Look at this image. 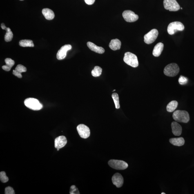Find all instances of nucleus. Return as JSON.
<instances>
[{"label": "nucleus", "mask_w": 194, "mask_h": 194, "mask_svg": "<svg viewBox=\"0 0 194 194\" xmlns=\"http://www.w3.org/2000/svg\"><path fill=\"white\" fill-rule=\"evenodd\" d=\"M122 16L125 20L127 22H133L138 19V15L130 10H126L123 12Z\"/></svg>", "instance_id": "9d476101"}, {"label": "nucleus", "mask_w": 194, "mask_h": 194, "mask_svg": "<svg viewBox=\"0 0 194 194\" xmlns=\"http://www.w3.org/2000/svg\"><path fill=\"white\" fill-rule=\"evenodd\" d=\"M159 32L156 29H153L144 36V42L147 44H151L154 42L158 35Z\"/></svg>", "instance_id": "6e6552de"}, {"label": "nucleus", "mask_w": 194, "mask_h": 194, "mask_svg": "<svg viewBox=\"0 0 194 194\" xmlns=\"http://www.w3.org/2000/svg\"><path fill=\"white\" fill-rule=\"evenodd\" d=\"M42 13L45 19L49 20L53 19L55 17V14L53 11L49 8L43 9Z\"/></svg>", "instance_id": "6ab92c4d"}, {"label": "nucleus", "mask_w": 194, "mask_h": 194, "mask_svg": "<svg viewBox=\"0 0 194 194\" xmlns=\"http://www.w3.org/2000/svg\"><path fill=\"white\" fill-rule=\"evenodd\" d=\"M87 45L91 50L97 53L102 54L105 52L104 49L102 47L97 46L91 42H88Z\"/></svg>", "instance_id": "dca6fc26"}, {"label": "nucleus", "mask_w": 194, "mask_h": 194, "mask_svg": "<svg viewBox=\"0 0 194 194\" xmlns=\"http://www.w3.org/2000/svg\"><path fill=\"white\" fill-rule=\"evenodd\" d=\"M1 28L2 29L6 30V33L4 36V40L6 42H10L13 38V34L10 28H7L4 23H1Z\"/></svg>", "instance_id": "f3484780"}, {"label": "nucleus", "mask_w": 194, "mask_h": 194, "mask_svg": "<svg viewBox=\"0 0 194 194\" xmlns=\"http://www.w3.org/2000/svg\"><path fill=\"white\" fill-rule=\"evenodd\" d=\"M5 61L6 64L3 66L2 67V68L5 71H10L11 69L14 66V63H15L14 61L11 59L7 58L5 59Z\"/></svg>", "instance_id": "4be33fe9"}, {"label": "nucleus", "mask_w": 194, "mask_h": 194, "mask_svg": "<svg viewBox=\"0 0 194 194\" xmlns=\"http://www.w3.org/2000/svg\"><path fill=\"white\" fill-rule=\"evenodd\" d=\"M20 1H23V0H20Z\"/></svg>", "instance_id": "f704fd0d"}, {"label": "nucleus", "mask_w": 194, "mask_h": 194, "mask_svg": "<svg viewBox=\"0 0 194 194\" xmlns=\"http://www.w3.org/2000/svg\"><path fill=\"white\" fill-rule=\"evenodd\" d=\"M172 131L175 136H179L182 132V127L180 124L177 122L173 121L172 123Z\"/></svg>", "instance_id": "4468645a"}, {"label": "nucleus", "mask_w": 194, "mask_h": 194, "mask_svg": "<svg viewBox=\"0 0 194 194\" xmlns=\"http://www.w3.org/2000/svg\"><path fill=\"white\" fill-rule=\"evenodd\" d=\"M67 142L66 137L63 136H59L55 139L54 141L55 148L57 149H60L65 146Z\"/></svg>", "instance_id": "f8f14e48"}, {"label": "nucleus", "mask_w": 194, "mask_h": 194, "mask_svg": "<svg viewBox=\"0 0 194 194\" xmlns=\"http://www.w3.org/2000/svg\"><path fill=\"white\" fill-rule=\"evenodd\" d=\"M173 117L175 121L184 123H188L190 119L189 114L184 110H176L174 112Z\"/></svg>", "instance_id": "f257e3e1"}, {"label": "nucleus", "mask_w": 194, "mask_h": 194, "mask_svg": "<svg viewBox=\"0 0 194 194\" xmlns=\"http://www.w3.org/2000/svg\"><path fill=\"white\" fill-rule=\"evenodd\" d=\"M115 91V90H114L113 91Z\"/></svg>", "instance_id": "473e14b6"}, {"label": "nucleus", "mask_w": 194, "mask_h": 194, "mask_svg": "<svg viewBox=\"0 0 194 194\" xmlns=\"http://www.w3.org/2000/svg\"><path fill=\"white\" fill-rule=\"evenodd\" d=\"M72 46L70 44L65 45L61 47L58 51L57 54V58L58 60H61L66 57L67 52L71 49Z\"/></svg>", "instance_id": "9b49d317"}, {"label": "nucleus", "mask_w": 194, "mask_h": 194, "mask_svg": "<svg viewBox=\"0 0 194 194\" xmlns=\"http://www.w3.org/2000/svg\"><path fill=\"white\" fill-rule=\"evenodd\" d=\"M112 181L113 184L117 188H120L122 186L124 179L122 176L119 173L115 174L112 178Z\"/></svg>", "instance_id": "ddd939ff"}, {"label": "nucleus", "mask_w": 194, "mask_h": 194, "mask_svg": "<svg viewBox=\"0 0 194 194\" xmlns=\"http://www.w3.org/2000/svg\"><path fill=\"white\" fill-rule=\"evenodd\" d=\"M181 9H182V10L183 8H181Z\"/></svg>", "instance_id": "72a5a7b5"}, {"label": "nucleus", "mask_w": 194, "mask_h": 194, "mask_svg": "<svg viewBox=\"0 0 194 194\" xmlns=\"http://www.w3.org/2000/svg\"><path fill=\"white\" fill-rule=\"evenodd\" d=\"M179 84L182 85L186 84L187 83L188 79L187 78L181 76L178 80Z\"/></svg>", "instance_id": "c85d7f7f"}, {"label": "nucleus", "mask_w": 194, "mask_h": 194, "mask_svg": "<svg viewBox=\"0 0 194 194\" xmlns=\"http://www.w3.org/2000/svg\"><path fill=\"white\" fill-rule=\"evenodd\" d=\"M161 194H166V193H161Z\"/></svg>", "instance_id": "2f4dec72"}, {"label": "nucleus", "mask_w": 194, "mask_h": 194, "mask_svg": "<svg viewBox=\"0 0 194 194\" xmlns=\"http://www.w3.org/2000/svg\"><path fill=\"white\" fill-rule=\"evenodd\" d=\"M179 72V67L177 64L172 63L166 66L164 68V73L167 76L173 77L176 76Z\"/></svg>", "instance_id": "20e7f679"}, {"label": "nucleus", "mask_w": 194, "mask_h": 194, "mask_svg": "<svg viewBox=\"0 0 194 194\" xmlns=\"http://www.w3.org/2000/svg\"><path fill=\"white\" fill-rule=\"evenodd\" d=\"M102 69L99 66H95L91 72L92 75L94 77H99L101 75Z\"/></svg>", "instance_id": "393cba45"}, {"label": "nucleus", "mask_w": 194, "mask_h": 194, "mask_svg": "<svg viewBox=\"0 0 194 194\" xmlns=\"http://www.w3.org/2000/svg\"><path fill=\"white\" fill-rule=\"evenodd\" d=\"M84 1L87 4L90 5L93 4L95 3V0H84Z\"/></svg>", "instance_id": "7c9ffc66"}, {"label": "nucleus", "mask_w": 194, "mask_h": 194, "mask_svg": "<svg viewBox=\"0 0 194 194\" xmlns=\"http://www.w3.org/2000/svg\"><path fill=\"white\" fill-rule=\"evenodd\" d=\"M177 101L173 100L170 102L166 106V110L169 112H172L175 111L178 106Z\"/></svg>", "instance_id": "5701e85b"}, {"label": "nucleus", "mask_w": 194, "mask_h": 194, "mask_svg": "<svg viewBox=\"0 0 194 194\" xmlns=\"http://www.w3.org/2000/svg\"><path fill=\"white\" fill-rule=\"evenodd\" d=\"M112 97L113 100L115 105V108L119 109L120 108L119 104V97L117 93H114L112 94Z\"/></svg>", "instance_id": "a878e982"}, {"label": "nucleus", "mask_w": 194, "mask_h": 194, "mask_svg": "<svg viewBox=\"0 0 194 194\" xmlns=\"http://www.w3.org/2000/svg\"><path fill=\"white\" fill-rule=\"evenodd\" d=\"M26 71L27 69L26 67L22 65L19 64L16 67L15 70H13V74L18 78H22L21 73L23 72H26Z\"/></svg>", "instance_id": "2eb2a0df"}, {"label": "nucleus", "mask_w": 194, "mask_h": 194, "mask_svg": "<svg viewBox=\"0 0 194 194\" xmlns=\"http://www.w3.org/2000/svg\"><path fill=\"white\" fill-rule=\"evenodd\" d=\"M169 142L171 144L174 145L178 146H181L184 144V139L183 137L174 138L170 139Z\"/></svg>", "instance_id": "412c9836"}, {"label": "nucleus", "mask_w": 194, "mask_h": 194, "mask_svg": "<svg viewBox=\"0 0 194 194\" xmlns=\"http://www.w3.org/2000/svg\"><path fill=\"white\" fill-rule=\"evenodd\" d=\"M123 61L127 64L133 67H137L139 66V61L136 55L131 52H126L124 54Z\"/></svg>", "instance_id": "7ed1b4c3"}, {"label": "nucleus", "mask_w": 194, "mask_h": 194, "mask_svg": "<svg viewBox=\"0 0 194 194\" xmlns=\"http://www.w3.org/2000/svg\"><path fill=\"white\" fill-rule=\"evenodd\" d=\"M163 4L164 8L170 11H177L180 9V5L176 0H164Z\"/></svg>", "instance_id": "0eeeda50"}, {"label": "nucleus", "mask_w": 194, "mask_h": 194, "mask_svg": "<svg viewBox=\"0 0 194 194\" xmlns=\"http://www.w3.org/2000/svg\"><path fill=\"white\" fill-rule=\"evenodd\" d=\"M108 164L114 169L123 170L126 169L128 167L127 163L122 160H111L109 161Z\"/></svg>", "instance_id": "423d86ee"}, {"label": "nucleus", "mask_w": 194, "mask_h": 194, "mask_svg": "<svg viewBox=\"0 0 194 194\" xmlns=\"http://www.w3.org/2000/svg\"><path fill=\"white\" fill-rule=\"evenodd\" d=\"M5 194H15L14 190L11 187H7L5 188Z\"/></svg>", "instance_id": "c756f323"}, {"label": "nucleus", "mask_w": 194, "mask_h": 194, "mask_svg": "<svg viewBox=\"0 0 194 194\" xmlns=\"http://www.w3.org/2000/svg\"><path fill=\"white\" fill-rule=\"evenodd\" d=\"M70 194H79V192L78 188L75 186L73 185L70 187Z\"/></svg>", "instance_id": "cd10ccee"}, {"label": "nucleus", "mask_w": 194, "mask_h": 194, "mask_svg": "<svg viewBox=\"0 0 194 194\" xmlns=\"http://www.w3.org/2000/svg\"><path fill=\"white\" fill-rule=\"evenodd\" d=\"M20 46L23 47H31L34 46L33 42L30 40H22L19 42Z\"/></svg>", "instance_id": "b1692460"}, {"label": "nucleus", "mask_w": 194, "mask_h": 194, "mask_svg": "<svg viewBox=\"0 0 194 194\" xmlns=\"http://www.w3.org/2000/svg\"><path fill=\"white\" fill-rule=\"evenodd\" d=\"M24 104L27 108L33 110H39L42 109L43 106L39 101L34 98H28L25 100Z\"/></svg>", "instance_id": "f03ea898"}, {"label": "nucleus", "mask_w": 194, "mask_h": 194, "mask_svg": "<svg viewBox=\"0 0 194 194\" xmlns=\"http://www.w3.org/2000/svg\"><path fill=\"white\" fill-rule=\"evenodd\" d=\"M164 45L163 43H159L155 45L154 48L153 54L155 57H158L161 55L163 49H164Z\"/></svg>", "instance_id": "a211bd4d"}, {"label": "nucleus", "mask_w": 194, "mask_h": 194, "mask_svg": "<svg viewBox=\"0 0 194 194\" xmlns=\"http://www.w3.org/2000/svg\"><path fill=\"white\" fill-rule=\"evenodd\" d=\"M184 26L180 22L175 21L170 23L168 27L167 31L169 34L173 35L177 31H182Z\"/></svg>", "instance_id": "39448f33"}, {"label": "nucleus", "mask_w": 194, "mask_h": 194, "mask_svg": "<svg viewBox=\"0 0 194 194\" xmlns=\"http://www.w3.org/2000/svg\"><path fill=\"white\" fill-rule=\"evenodd\" d=\"M0 180L1 182L3 183H5L8 182L9 178L7 176L6 173L4 172H1L0 173Z\"/></svg>", "instance_id": "bb28decb"}, {"label": "nucleus", "mask_w": 194, "mask_h": 194, "mask_svg": "<svg viewBox=\"0 0 194 194\" xmlns=\"http://www.w3.org/2000/svg\"><path fill=\"white\" fill-rule=\"evenodd\" d=\"M121 42L118 39L112 40L109 43V48L113 50H119L121 48Z\"/></svg>", "instance_id": "aec40b11"}, {"label": "nucleus", "mask_w": 194, "mask_h": 194, "mask_svg": "<svg viewBox=\"0 0 194 194\" xmlns=\"http://www.w3.org/2000/svg\"><path fill=\"white\" fill-rule=\"evenodd\" d=\"M77 130L80 136L82 138L86 139L89 137L90 131L89 128L88 126L83 124L78 125Z\"/></svg>", "instance_id": "1a4fd4ad"}]
</instances>
